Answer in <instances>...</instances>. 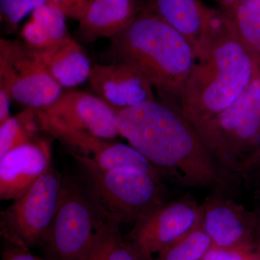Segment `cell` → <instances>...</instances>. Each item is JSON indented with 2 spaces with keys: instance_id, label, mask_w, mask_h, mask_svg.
<instances>
[{
  "instance_id": "obj_1",
  "label": "cell",
  "mask_w": 260,
  "mask_h": 260,
  "mask_svg": "<svg viewBox=\"0 0 260 260\" xmlns=\"http://www.w3.org/2000/svg\"><path fill=\"white\" fill-rule=\"evenodd\" d=\"M119 135L153 164L183 185L205 187L223 194L229 191L228 173L208 151L179 107L154 99L121 109Z\"/></svg>"
},
{
  "instance_id": "obj_2",
  "label": "cell",
  "mask_w": 260,
  "mask_h": 260,
  "mask_svg": "<svg viewBox=\"0 0 260 260\" xmlns=\"http://www.w3.org/2000/svg\"><path fill=\"white\" fill-rule=\"evenodd\" d=\"M259 72L222 10H213L183 90L181 113L198 131L235 102Z\"/></svg>"
},
{
  "instance_id": "obj_3",
  "label": "cell",
  "mask_w": 260,
  "mask_h": 260,
  "mask_svg": "<svg viewBox=\"0 0 260 260\" xmlns=\"http://www.w3.org/2000/svg\"><path fill=\"white\" fill-rule=\"evenodd\" d=\"M108 62L127 63L148 80L160 99L180 109L186 80L196 55L185 38L143 9L122 31L110 39L104 52Z\"/></svg>"
},
{
  "instance_id": "obj_4",
  "label": "cell",
  "mask_w": 260,
  "mask_h": 260,
  "mask_svg": "<svg viewBox=\"0 0 260 260\" xmlns=\"http://www.w3.org/2000/svg\"><path fill=\"white\" fill-rule=\"evenodd\" d=\"M74 177L106 218L134 223L150 207L166 200L160 177L136 169H104L93 159L70 151Z\"/></svg>"
},
{
  "instance_id": "obj_5",
  "label": "cell",
  "mask_w": 260,
  "mask_h": 260,
  "mask_svg": "<svg viewBox=\"0 0 260 260\" xmlns=\"http://www.w3.org/2000/svg\"><path fill=\"white\" fill-rule=\"evenodd\" d=\"M197 132L225 172L240 174L260 150V72L235 102Z\"/></svg>"
},
{
  "instance_id": "obj_6",
  "label": "cell",
  "mask_w": 260,
  "mask_h": 260,
  "mask_svg": "<svg viewBox=\"0 0 260 260\" xmlns=\"http://www.w3.org/2000/svg\"><path fill=\"white\" fill-rule=\"evenodd\" d=\"M106 218L74 177L62 175L59 205L45 242L47 260H87L98 229Z\"/></svg>"
},
{
  "instance_id": "obj_7",
  "label": "cell",
  "mask_w": 260,
  "mask_h": 260,
  "mask_svg": "<svg viewBox=\"0 0 260 260\" xmlns=\"http://www.w3.org/2000/svg\"><path fill=\"white\" fill-rule=\"evenodd\" d=\"M62 175L52 164L26 192L0 214L5 242L31 249L45 242L60 198Z\"/></svg>"
},
{
  "instance_id": "obj_8",
  "label": "cell",
  "mask_w": 260,
  "mask_h": 260,
  "mask_svg": "<svg viewBox=\"0 0 260 260\" xmlns=\"http://www.w3.org/2000/svg\"><path fill=\"white\" fill-rule=\"evenodd\" d=\"M62 87L38 60L34 49L20 40H0V90L28 108L49 107Z\"/></svg>"
},
{
  "instance_id": "obj_9",
  "label": "cell",
  "mask_w": 260,
  "mask_h": 260,
  "mask_svg": "<svg viewBox=\"0 0 260 260\" xmlns=\"http://www.w3.org/2000/svg\"><path fill=\"white\" fill-rule=\"evenodd\" d=\"M200 205L191 198L160 202L143 212L124 241L139 260H152L159 251L198 221Z\"/></svg>"
},
{
  "instance_id": "obj_10",
  "label": "cell",
  "mask_w": 260,
  "mask_h": 260,
  "mask_svg": "<svg viewBox=\"0 0 260 260\" xmlns=\"http://www.w3.org/2000/svg\"><path fill=\"white\" fill-rule=\"evenodd\" d=\"M39 109L42 119L52 124L107 140L119 135L116 122L119 110L96 95L67 92L49 107Z\"/></svg>"
},
{
  "instance_id": "obj_11",
  "label": "cell",
  "mask_w": 260,
  "mask_h": 260,
  "mask_svg": "<svg viewBox=\"0 0 260 260\" xmlns=\"http://www.w3.org/2000/svg\"><path fill=\"white\" fill-rule=\"evenodd\" d=\"M202 223L213 246H256L255 218L236 202L215 193L200 205Z\"/></svg>"
},
{
  "instance_id": "obj_12",
  "label": "cell",
  "mask_w": 260,
  "mask_h": 260,
  "mask_svg": "<svg viewBox=\"0 0 260 260\" xmlns=\"http://www.w3.org/2000/svg\"><path fill=\"white\" fill-rule=\"evenodd\" d=\"M88 80L95 95L119 111L155 99L148 80L124 61L95 63Z\"/></svg>"
},
{
  "instance_id": "obj_13",
  "label": "cell",
  "mask_w": 260,
  "mask_h": 260,
  "mask_svg": "<svg viewBox=\"0 0 260 260\" xmlns=\"http://www.w3.org/2000/svg\"><path fill=\"white\" fill-rule=\"evenodd\" d=\"M50 149L34 140L0 158V199L15 200L26 192L51 164Z\"/></svg>"
},
{
  "instance_id": "obj_14",
  "label": "cell",
  "mask_w": 260,
  "mask_h": 260,
  "mask_svg": "<svg viewBox=\"0 0 260 260\" xmlns=\"http://www.w3.org/2000/svg\"><path fill=\"white\" fill-rule=\"evenodd\" d=\"M138 0H92L75 32L78 42L90 44L112 39L122 31L141 10Z\"/></svg>"
},
{
  "instance_id": "obj_15",
  "label": "cell",
  "mask_w": 260,
  "mask_h": 260,
  "mask_svg": "<svg viewBox=\"0 0 260 260\" xmlns=\"http://www.w3.org/2000/svg\"><path fill=\"white\" fill-rule=\"evenodd\" d=\"M142 8L148 10L180 32L198 56L208 28L211 9L200 0H144Z\"/></svg>"
},
{
  "instance_id": "obj_16",
  "label": "cell",
  "mask_w": 260,
  "mask_h": 260,
  "mask_svg": "<svg viewBox=\"0 0 260 260\" xmlns=\"http://www.w3.org/2000/svg\"><path fill=\"white\" fill-rule=\"evenodd\" d=\"M34 50L39 62L62 88L77 86L89 79L93 66L83 47L70 37Z\"/></svg>"
},
{
  "instance_id": "obj_17",
  "label": "cell",
  "mask_w": 260,
  "mask_h": 260,
  "mask_svg": "<svg viewBox=\"0 0 260 260\" xmlns=\"http://www.w3.org/2000/svg\"><path fill=\"white\" fill-rule=\"evenodd\" d=\"M237 39L260 69V0H237L223 5Z\"/></svg>"
},
{
  "instance_id": "obj_18",
  "label": "cell",
  "mask_w": 260,
  "mask_h": 260,
  "mask_svg": "<svg viewBox=\"0 0 260 260\" xmlns=\"http://www.w3.org/2000/svg\"><path fill=\"white\" fill-rule=\"evenodd\" d=\"M31 13V18L24 25L20 32L22 41L28 47L40 49L70 37L66 16L49 0Z\"/></svg>"
},
{
  "instance_id": "obj_19",
  "label": "cell",
  "mask_w": 260,
  "mask_h": 260,
  "mask_svg": "<svg viewBox=\"0 0 260 260\" xmlns=\"http://www.w3.org/2000/svg\"><path fill=\"white\" fill-rule=\"evenodd\" d=\"M120 225L110 218L101 223L87 260H139L121 235Z\"/></svg>"
},
{
  "instance_id": "obj_20",
  "label": "cell",
  "mask_w": 260,
  "mask_h": 260,
  "mask_svg": "<svg viewBox=\"0 0 260 260\" xmlns=\"http://www.w3.org/2000/svg\"><path fill=\"white\" fill-rule=\"evenodd\" d=\"M212 246L200 215L193 227L166 246L152 260H202Z\"/></svg>"
},
{
  "instance_id": "obj_21",
  "label": "cell",
  "mask_w": 260,
  "mask_h": 260,
  "mask_svg": "<svg viewBox=\"0 0 260 260\" xmlns=\"http://www.w3.org/2000/svg\"><path fill=\"white\" fill-rule=\"evenodd\" d=\"M39 131L42 130L38 109L28 108L18 115L11 116L0 125V158L13 149L37 140Z\"/></svg>"
},
{
  "instance_id": "obj_22",
  "label": "cell",
  "mask_w": 260,
  "mask_h": 260,
  "mask_svg": "<svg viewBox=\"0 0 260 260\" xmlns=\"http://www.w3.org/2000/svg\"><path fill=\"white\" fill-rule=\"evenodd\" d=\"M49 0H0V19L6 34L14 32L27 15Z\"/></svg>"
},
{
  "instance_id": "obj_23",
  "label": "cell",
  "mask_w": 260,
  "mask_h": 260,
  "mask_svg": "<svg viewBox=\"0 0 260 260\" xmlns=\"http://www.w3.org/2000/svg\"><path fill=\"white\" fill-rule=\"evenodd\" d=\"M202 260H260L256 246L218 247L212 246Z\"/></svg>"
},
{
  "instance_id": "obj_24",
  "label": "cell",
  "mask_w": 260,
  "mask_h": 260,
  "mask_svg": "<svg viewBox=\"0 0 260 260\" xmlns=\"http://www.w3.org/2000/svg\"><path fill=\"white\" fill-rule=\"evenodd\" d=\"M64 13L65 16L80 21L92 0H49Z\"/></svg>"
},
{
  "instance_id": "obj_25",
  "label": "cell",
  "mask_w": 260,
  "mask_h": 260,
  "mask_svg": "<svg viewBox=\"0 0 260 260\" xmlns=\"http://www.w3.org/2000/svg\"><path fill=\"white\" fill-rule=\"evenodd\" d=\"M2 260H47L32 254L30 249L5 242L2 250Z\"/></svg>"
},
{
  "instance_id": "obj_26",
  "label": "cell",
  "mask_w": 260,
  "mask_h": 260,
  "mask_svg": "<svg viewBox=\"0 0 260 260\" xmlns=\"http://www.w3.org/2000/svg\"><path fill=\"white\" fill-rule=\"evenodd\" d=\"M12 100L10 94L0 90V124L10 119V101Z\"/></svg>"
},
{
  "instance_id": "obj_27",
  "label": "cell",
  "mask_w": 260,
  "mask_h": 260,
  "mask_svg": "<svg viewBox=\"0 0 260 260\" xmlns=\"http://www.w3.org/2000/svg\"><path fill=\"white\" fill-rule=\"evenodd\" d=\"M254 215L255 218V244L256 247L260 248V208L257 213Z\"/></svg>"
},
{
  "instance_id": "obj_28",
  "label": "cell",
  "mask_w": 260,
  "mask_h": 260,
  "mask_svg": "<svg viewBox=\"0 0 260 260\" xmlns=\"http://www.w3.org/2000/svg\"><path fill=\"white\" fill-rule=\"evenodd\" d=\"M253 170L256 178L260 180V153L258 154L253 164Z\"/></svg>"
},
{
  "instance_id": "obj_29",
  "label": "cell",
  "mask_w": 260,
  "mask_h": 260,
  "mask_svg": "<svg viewBox=\"0 0 260 260\" xmlns=\"http://www.w3.org/2000/svg\"><path fill=\"white\" fill-rule=\"evenodd\" d=\"M219 3H221L222 5H227L232 4L234 2L237 1V0H216Z\"/></svg>"
},
{
  "instance_id": "obj_30",
  "label": "cell",
  "mask_w": 260,
  "mask_h": 260,
  "mask_svg": "<svg viewBox=\"0 0 260 260\" xmlns=\"http://www.w3.org/2000/svg\"><path fill=\"white\" fill-rule=\"evenodd\" d=\"M258 249H259V251H260V248H257Z\"/></svg>"
}]
</instances>
